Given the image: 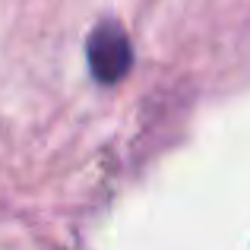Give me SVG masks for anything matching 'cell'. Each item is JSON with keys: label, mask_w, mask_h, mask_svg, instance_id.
Segmentation results:
<instances>
[{"label": "cell", "mask_w": 250, "mask_h": 250, "mask_svg": "<svg viewBox=\"0 0 250 250\" xmlns=\"http://www.w3.org/2000/svg\"><path fill=\"white\" fill-rule=\"evenodd\" d=\"M89 70L102 85H114L133 67V44L117 22H102L89 35Z\"/></svg>", "instance_id": "obj_1"}]
</instances>
